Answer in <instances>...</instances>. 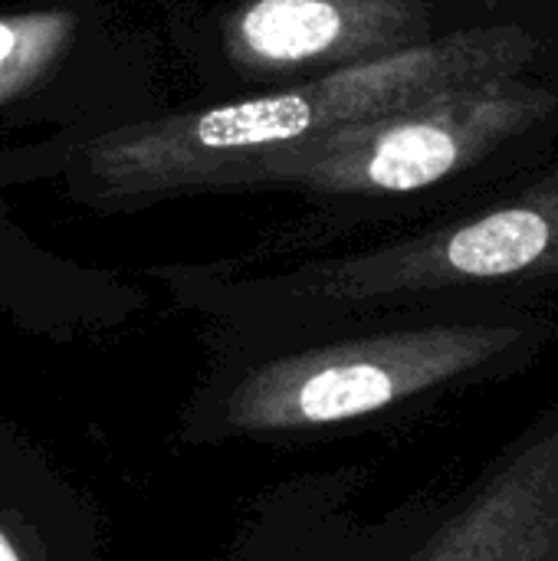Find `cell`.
Segmentation results:
<instances>
[{
	"label": "cell",
	"mask_w": 558,
	"mask_h": 561,
	"mask_svg": "<svg viewBox=\"0 0 558 561\" xmlns=\"http://www.w3.org/2000/svg\"><path fill=\"white\" fill-rule=\"evenodd\" d=\"M556 342L549 309L388 312L280 332L207 325L178 440L306 447L362 434L523 378Z\"/></svg>",
	"instance_id": "cell-1"
},
{
	"label": "cell",
	"mask_w": 558,
	"mask_h": 561,
	"mask_svg": "<svg viewBox=\"0 0 558 561\" xmlns=\"http://www.w3.org/2000/svg\"><path fill=\"white\" fill-rule=\"evenodd\" d=\"M556 46L558 3L500 0L421 46L253 95L168 105L86 141L53 181L92 214H135L164 201L243 191L247 178L273 158L447 85L526 66Z\"/></svg>",
	"instance_id": "cell-2"
},
{
	"label": "cell",
	"mask_w": 558,
	"mask_h": 561,
	"mask_svg": "<svg viewBox=\"0 0 558 561\" xmlns=\"http://www.w3.org/2000/svg\"><path fill=\"white\" fill-rule=\"evenodd\" d=\"M181 309L230 332H280L388 312L549 309L558 299V154L444 217L342 253L164 263Z\"/></svg>",
	"instance_id": "cell-3"
},
{
	"label": "cell",
	"mask_w": 558,
	"mask_h": 561,
	"mask_svg": "<svg viewBox=\"0 0 558 561\" xmlns=\"http://www.w3.org/2000/svg\"><path fill=\"white\" fill-rule=\"evenodd\" d=\"M558 154V46L503 72L332 131L247 178L289 191L306 217L240 260H286L470 207Z\"/></svg>",
	"instance_id": "cell-4"
},
{
	"label": "cell",
	"mask_w": 558,
	"mask_h": 561,
	"mask_svg": "<svg viewBox=\"0 0 558 561\" xmlns=\"http://www.w3.org/2000/svg\"><path fill=\"white\" fill-rule=\"evenodd\" d=\"M368 483L352 463L266 486L220 561H558V394L454 493L365 516Z\"/></svg>",
	"instance_id": "cell-5"
},
{
	"label": "cell",
	"mask_w": 558,
	"mask_h": 561,
	"mask_svg": "<svg viewBox=\"0 0 558 561\" xmlns=\"http://www.w3.org/2000/svg\"><path fill=\"white\" fill-rule=\"evenodd\" d=\"M161 108L158 49L122 0L0 10V197L53 181L76 148Z\"/></svg>",
	"instance_id": "cell-6"
},
{
	"label": "cell",
	"mask_w": 558,
	"mask_h": 561,
	"mask_svg": "<svg viewBox=\"0 0 558 561\" xmlns=\"http://www.w3.org/2000/svg\"><path fill=\"white\" fill-rule=\"evenodd\" d=\"M500 0H210L168 33L201 102L306 82L437 39Z\"/></svg>",
	"instance_id": "cell-7"
},
{
	"label": "cell",
	"mask_w": 558,
	"mask_h": 561,
	"mask_svg": "<svg viewBox=\"0 0 558 561\" xmlns=\"http://www.w3.org/2000/svg\"><path fill=\"white\" fill-rule=\"evenodd\" d=\"M148 302L132 279L36 243L0 197V316L20 332L79 342L125 329L148 312Z\"/></svg>",
	"instance_id": "cell-8"
},
{
	"label": "cell",
	"mask_w": 558,
	"mask_h": 561,
	"mask_svg": "<svg viewBox=\"0 0 558 561\" xmlns=\"http://www.w3.org/2000/svg\"><path fill=\"white\" fill-rule=\"evenodd\" d=\"M0 561H112L95 500L0 417Z\"/></svg>",
	"instance_id": "cell-9"
}]
</instances>
